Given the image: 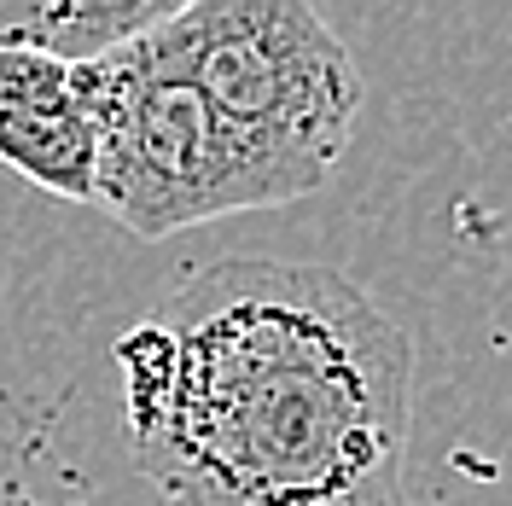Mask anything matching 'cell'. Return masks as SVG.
<instances>
[{"instance_id":"obj_3","label":"cell","mask_w":512,"mask_h":506,"mask_svg":"<svg viewBox=\"0 0 512 506\" xmlns=\"http://www.w3.org/2000/svg\"><path fill=\"white\" fill-rule=\"evenodd\" d=\"M146 47L245 140L315 175L320 187L344 163L361 70L309 0H181Z\"/></svg>"},{"instance_id":"obj_2","label":"cell","mask_w":512,"mask_h":506,"mask_svg":"<svg viewBox=\"0 0 512 506\" xmlns=\"http://www.w3.org/2000/svg\"><path fill=\"white\" fill-rule=\"evenodd\" d=\"M94 105V204L140 239H169L216 216L268 210L320 192L315 175L245 140L181 70H169L146 47V35L94 64Z\"/></svg>"},{"instance_id":"obj_1","label":"cell","mask_w":512,"mask_h":506,"mask_svg":"<svg viewBox=\"0 0 512 506\" xmlns=\"http://www.w3.org/2000/svg\"><path fill=\"white\" fill-rule=\"evenodd\" d=\"M140 477L175 506H402L414 344L315 262L222 256L117 344Z\"/></svg>"},{"instance_id":"obj_4","label":"cell","mask_w":512,"mask_h":506,"mask_svg":"<svg viewBox=\"0 0 512 506\" xmlns=\"http://www.w3.org/2000/svg\"><path fill=\"white\" fill-rule=\"evenodd\" d=\"M0 163H12L53 198L94 204V64H59L35 47L0 41Z\"/></svg>"},{"instance_id":"obj_5","label":"cell","mask_w":512,"mask_h":506,"mask_svg":"<svg viewBox=\"0 0 512 506\" xmlns=\"http://www.w3.org/2000/svg\"><path fill=\"white\" fill-rule=\"evenodd\" d=\"M175 6L181 0H6L0 41L59 64H105L117 47L152 35Z\"/></svg>"}]
</instances>
